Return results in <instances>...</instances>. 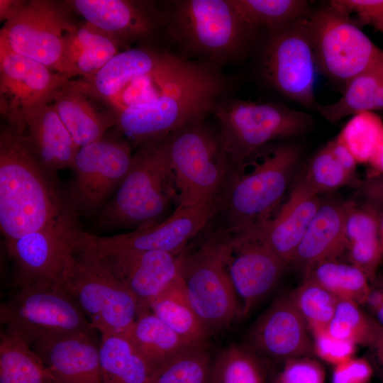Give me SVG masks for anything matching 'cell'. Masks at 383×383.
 Returning a JSON list of instances; mask_svg holds the SVG:
<instances>
[{
    "instance_id": "cell-1",
    "label": "cell",
    "mask_w": 383,
    "mask_h": 383,
    "mask_svg": "<svg viewBox=\"0 0 383 383\" xmlns=\"http://www.w3.org/2000/svg\"><path fill=\"white\" fill-rule=\"evenodd\" d=\"M30 150L21 129L6 125L0 135V228L5 241L38 231L72 212Z\"/></svg>"
},
{
    "instance_id": "cell-2",
    "label": "cell",
    "mask_w": 383,
    "mask_h": 383,
    "mask_svg": "<svg viewBox=\"0 0 383 383\" xmlns=\"http://www.w3.org/2000/svg\"><path fill=\"white\" fill-rule=\"evenodd\" d=\"M223 88L213 70L183 60L150 102L113 111L116 126L135 145L161 141L216 109Z\"/></svg>"
},
{
    "instance_id": "cell-3",
    "label": "cell",
    "mask_w": 383,
    "mask_h": 383,
    "mask_svg": "<svg viewBox=\"0 0 383 383\" xmlns=\"http://www.w3.org/2000/svg\"><path fill=\"white\" fill-rule=\"evenodd\" d=\"M173 199L177 200L174 177L165 140L140 147L127 175L99 216L104 227L155 225L166 213Z\"/></svg>"
},
{
    "instance_id": "cell-4",
    "label": "cell",
    "mask_w": 383,
    "mask_h": 383,
    "mask_svg": "<svg viewBox=\"0 0 383 383\" xmlns=\"http://www.w3.org/2000/svg\"><path fill=\"white\" fill-rule=\"evenodd\" d=\"M0 320L30 347L62 335L96 331L62 284L52 279L17 286L1 304Z\"/></svg>"
},
{
    "instance_id": "cell-5",
    "label": "cell",
    "mask_w": 383,
    "mask_h": 383,
    "mask_svg": "<svg viewBox=\"0 0 383 383\" xmlns=\"http://www.w3.org/2000/svg\"><path fill=\"white\" fill-rule=\"evenodd\" d=\"M60 282L101 333L126 334L133 326L137 299L95 256L67 251Z\"/></svg>"
},
{
    "instance_id": "cell-6",
    "label": "cell",
    "mask_w": 383,
    "mask_h": 383,
    "mask_svg": "<svg viewBox=\"0 0 383 383\" xmlns=\"http://www.w3.org/2000/svg\"><path fill=\"white\" fill-rule=\"evenodd\" d=\"M216 116L221 125L222 150L239 172L262 147L304 133L313 122L311 114L282 104L239 100L217 108Z\"/></svg>"
},
{
    "instance_id": "cell-7",
    "label": "cell",
    "mask_w": 383,
    "mask_h": 383,
    "mask_svg": "<svg viewBox=\"0 0 383 383\" xmlns=\"http://www.w3.org/2000/svg\"><path fill=\"white\" fill-rule=\"evenodd\" d=\"M222 197L193 204H178L166 219L151 226L111 236H99L77 226L72 249L95 256L125 250H159L182 254L218 212Z\"/></svg>"
},
{
    "instance_id": "cell-8",
    "label": "cell",
    "mask_w": 383,
    "mask_h": 383,
    "mask_svg": "<svg viewBox=\"0 0 383 383\" xmlns=\"http://www.w3.org/2000/svg\"><path fill=\"white\" fill-rule=\"evenodd\" d=\"M178 204L221 198L229 162L221 144L199 123L165 139Z\"/></svg>"
},
{
    "instance_id": "cell-9",
    "label": "cell",
    "mask_w": 383,
    "mask_h": 383,
    "mask_svg": "<svg viewBox=\"0 0 383 383\" xmlns=\"http://www.w3.org/2000/svg\"><path fill=\"white\" fill-rule=\"evenodd\" d=\"M300 157L298 147L279 145L250 172L235 177L226 200L231 233L247 231L270 218L288 189Z\"/></svg>"
},
{
    "instance_id": "cell-10",
    "label": "cell",
    "mask_w": 383,
    "mask_h": 383,
    "mask_svg": "<svg viewBox=\"0 0 383 383\" xmlns=\"http://www.w3.org/2000/svg\"><path fill=\"white\" fill-rule=\"evenodd\" d=\"M227 236L210 238L182 254L181 276L189 300L211 332L240 316L239 303L225 262Z\"/></svg>"
},
{
    "instance_id": "cell-11",
    "label": "cell",
    "mask_w": 383,
    "mask_h": 383,
    "mask_svg": "<svg viewBox=\"0 0 383 383\" xmlns=\"http://www.w3.org/2000/svg\"><path fill=\"white\" fill-rule=\"evenodd\" d=\"M67 9L52 1H23L5 21L0 32V45L65 77L67 44L78 27Z\"/></svg>"
},
{
    "instance_id": "cell-12",
    "label": "cell",
    "mask_w": 383,
    "mask_h": 383,
    "mask_svg": "<svg viewBox=\"0 0 383 383\" xmlns=\"http://www.w3.org/2000/svg\"><path fill=\"white\" fill-rule=\"evenodd\" d=\"M317 69L329 79L345 84L381 53L351 19L328 3L306 18Z\"/></svg>"
},
{
    "instance_id": "cell-13",
    "label": "cell",
    "mask_w": 383,
    "mask_h": 383,
    "mask_svg": "<svg viewBox=\"0 0 383 383\" xmlns=\"http://www.w3.org/2000/svg\"><path fill=\"white\" fill-rule=\"evenodd\" d=\"M263 68L268 81L284 96L316 110L317 67L306 18L277 28L265 48Z\"/></svg>"
},
{
    "instance_id": "cell-14",
    "label": "cell",
    "mask_w": 383,
    "mask_h": 383,
    "mask_svg": "<svg viewBox=\"0 0 383 383\" xmlns=\"http://www.w3.org/2000/svg\"><path fill=\"white\" fill-rule=\"evenodd\" d=\"M70 79L43 64L0 45L1 112L11 126L30 110L48 104Z\"/></svg>"
},
{
    "instance_id": "cell-15",
    "label": "cell",
    "mask_w": 383,
    "mask_h": 383,
    "mask_svg": "<svg viewBox=\"0 0 383 383\" xmlns=\"http://www.w3.org/2000/svg\"><path fill=\"white\" fill-rule=\"evenodd\" d=\"M133 158L130 145L123 139L104 137L81 147L71 167L75 204L86 211L101 204L121 184Z\"/></svg>"
},
{
    "instance_id": "cell-16",
    "label": "cell",
    "mask_w": 383,
    "mask_h": 383,
    "mask_svg": "<svg viewBox=\"0 0 383 383\" xmlns=\"http://www.w3.org/2000/svg\"><path fill=\"white\" fill-rule=\"evenodd\" d=\"M175 22L180 36L188 45L216 55L235 50L247 26L230 0L180 1Z\"/></svg>"
},
{
    "instance_id": "cell-17",
    "label": "cell",
    "mask_w": 383,
    "mask_h": 383,
    "mask_svg": "<svg viewBox=\"0 0 383 383\" xmlns=\"http://www.w3.org/2000/svg\"><path fill=\"white\" fill-rule=\"evenodd\" d=\"M225 262L241 317L274 288L287 266L260 241L238 234L227 236Z\"/></svg>"
},
{
    "instance_id": "cell-18",
    "label": "cell",
    "mask_w": 383,
    "mask_h": 383,
    "mask_svg": "<svg viewBox=\"0 0 383 383\" xmlns=\"http://www.w3.org/2000/svg\"><path fill=\"white\" fill-rule=\"evenodd\" d=\"M77 225L75 212L38 231L5 241L16 267V286L38 279L60 282L65 254L72 249L71 235Z\"/></svg>"
},
{
    "instance_id": "cell-19",
    "label": "cell",
    "mask_w": 383,
    "mask_h": 383,
    "mask_svg": "<svg viewBox=\"0 0 383 383\" xmlns=\"http://www.w3.org/2000/svg\"><path fill=\"white\" fill-rule=\"evenodd\" d=\"M182 254L125 250L94 256L135 297L140 312L179 275Z\"/></svg>"
},
{
    "instance_id": "cell-20",
    "label": "cell",
    "mask_w": 383,
    "mask_h": 383,
    "mask_svg": "<svg viewBox=\"0 0 383 383\" xmlns=\"http://www.w3.org/2000/svg\"><path fill=\"white\" fill-rule=\"evenodd\" d=\"M318 196L303 172L275 217L237 234L260 241L287 265H291L300 241L322 203Z\"/></svg>"
},
{
    "instance_id": "cell-21",
    "label": "cell",
    "mask_w": 383,
    "mask_h": 383,
    "mask_svg": "<svg viewBox=\"0 0 383 383\" xmlns=\"http://www.w3.org/2000/svg\"><path fill=\"white\" fill-rule=\"evenodd\" d=\"M250 340L255 350L285 361L314 352L307 324L289 294L277 299L257 319Z\"/></svg>"
},
{
    "instance_id": "cell-22",
    "label": "cell",
    "mask_w": 383,
    "mask_h": 383,
    "mask_svg": "<svg viewBox=\"0 0 383 383\" xmlns=\"http://www.w3.org/2000/svg\"><path fill=\"white\" fill-rule=\"evenodd\" d=\"M96 333L52 338L30 348L61 383H101Z\"/></svg>"
},
{
    "instance_id": "cell-23",
    "label": "cell",
    "mask_w": 383,
    "mask_h": 383,
    "mask_svg": "<svg viewBox=\"0 0 383 383\" xmlns=\"http://www.w3.org/2000/svg\"><path fill=\"white\" fill-rule=\"evenodd\" d=\"M24 139L39 163L52 174L71 168L80 148L60 118L52 104L28 111L20 124Z\"/></svg>"
},
{
    "instance_id": "cell-24",
    "label": "cell",
    "mask_w": 383,
    "mask_h": 383,
    "mask_svg": "<svg viewBox=\"0 0 383 383\" xmlns=\"http://www.w3.org/2000/svg\"><path fill=\"white\" fill-rule=\"evenodd\" d=\"M353 201L321 203L309 225L291 265L305 273L313 265L335 260L347 249L345 221Z\"/></svg>"
},
{
    "instance_id": "cell-25",
    "label": "cell",
    "mask_w": 383,
    "mask_h": 383,
    "mask_svg": "<svg viewBox=\"0 0 383 383\" xmlns=\"http://www.w3.org/2000/svg\"><path fill=\"white\" fill-rule=\"evenodd\" d=\"M170 55L146 48L129 49L116 54L92 76L72 81L71 85L109 106L131 81L157 67Z\"/></svg>"
},
{
    "instance_id": "cell-26",
    "label": "cell",
    "mask_w": 383,
    "mask_h": 383,
    "mask_svg": "<svg viewBox=\"0 0 383 383\" xmlns=\"http://www.w3.org/2000/svg\"><path fill=\"white\" fill-rule=\"evenodd\" d=\"M52 101L60 118L79 148L102 139L106 131L116 126L111 108L99 106L102 101L73 87L71 82Z\"/></svg>"
},
{
    "instance_id": "cell-27",
    "label": "cell",
    "mask_w": 383,
    "mask_h": 383,
    "mask_svg": "<svg viewBox=\"0 0 383 383\" xmlns=\"http://www.w3.org/2000/svg\"><path fill=\"white\" fill-rule=\"evenodd\" d=\"M66 2L87 23L117 40L144 36L152 29L150 16L134 1L74 0Z\"/></svg>"
},
{
    "instance_id": "cell-28",
    "label": "cell",
    "mask_w": 383,
    "mask_h": 383,
    "mask_svg": "<svg viewBox=\"0 0 383 383\" xmlns=\"http://www.w3.org/2000/svg\"><path fill=\"white\" fill-rule=\"evenodd\" d=\"M345 234L350 263L372 282L383 260L378 211L369 204L358 206L354 201L346 215Z\"/></svg>"
},
{
    "instance_id": "cell-29",
    "label": "cell",
    "mask_w": 383,
    "mask_h": 383,
    "mask_svg": "<svg viewBox=\"0 0 383 383\" xmlns=\"http://www.w3.org/2000/svg\"><path fill=\"white\" fill-rule=\"evenodd\" d=\"M383 110V50L362 72L345 86L343 95L333 104L316 108L330 122L364 111Z\"/></svg>"
},
{
    "instance_id": "cell-30",
    "label": "cell",
    "mask_w": 383,
    "mask_h": 383,
    "mask_svg": "<svg viewBox=\"0 0 383 383\" xmlns=\"http://www.w3.org/2000/svg\"><path fill=\"white\" fill-rule=\"evenodd\" d=\"M118 40L86 22L71 35L65 54V76L87 78L118 53Z\"/></svg>"
},
{
    "instance_id": "cell-31",
    "label": "cell",
    "mask_w": 383,
    "mask_h": 383,
    "mask_svg": "<svg viewBox=\"0 0 383 383\" xmlns=\"http://www.w3.org/2000/svg\"><path fill=\"white\" fill-rule=\"evenodd\" d=\"M101 383H151L155 370L124 334L101 333Z\"/></svg>"
},
{
    "instance_id": "cell-32",
    "label": "cell",
    "mask_w": 383,
    "mask_h": 383,
    "mask_svg": "<svg viewBox=\"0 0 383 383\" xmlns=\"http://www.w3.org/2000/svg\"><path fill=\"white\" fill-rule=\"evenodd\" d=\"M149 309L179 335L194 345H204L211 332L192 307L179 275L155 297Z\"/></svg>"
},
{
    "instance_id": "cell-33",
    "label": "cell",
    "mask_w": 383,
    "mask_h": 383,
    "mask_svg": "<svg viewBox=\"0 0 383 383\" xmlns=\"http://www.w3.org/2000/svg\"><path fill=\"white\" fill-rule=\"evenodd\" d=\"M124 335L155 371L175 355L195 345L179 335L150 310L139 312L133 326Z\"/></svg>"
},
{
    "instance_id": "cell-34",
    "label": "cell",
    "mask_w": 383,
    "mask_h": 383,
    "mask_svg": "<svg viewBox=\"0 0 383 383\" xmlns=\"http://www.w3.org/2000/svg\"><path fill=\"white\" fill-rule=\"evenodd\" d=\"M0 383H61L40 356L18 335H0Z\"/></svg>"
},
{
    "instance_id": "cell-35",
    "label": "cell",
    "mask_w": 383,
    "mask_h": 383,
    "mask_svg": "<svg viewBox=\"0 0 383 383\" xmlns=\"http://www.w3.org/2000/svg\"><path fill=\"white\" fill-rule=\"evenodd\" d=\"M310 279L340 299L364 304L370 284L366 274L353 264L335 260L321 262L304 273Z\"/></svg>"
},
{
    "instance_id": "cell-36",
    "label": "cell",
    "mask_w": 383,
    "mask_h": 383,
    "mask_svg": "<svg viewBox=\"0 0 383 383\" xmlns=\"http://www.w3.org/2000/svg\"><path fill=\"white\" fill-rule=\"evenodd\" d=\"M246 26L277 28L311 14L305 0H230Z\"/></svg>"
},
{
    "instance_id": "cell-37",
    "label": "cell",
    "mask_w": 383,
    "mask_h": 383,
    "mask_svg": "<svg viewBox=\"0 0 383 383\" xmlns=\"http://www.w3.org/2000/svg\"><path fill=\"white\" fill-rule=\"evenodd\" d=\"M212 383H265L262 365L253 351L238 344L223 348L211 367Z\"/></svg>"
},
{
    "instance_id": "cell-38",
    "label": "cell",
    "mask_w": 383,
    "mask_h": 383,
    "mask_svg": "<svg viewBox=\"0 0 383 383\" xmlns=\"http://www.w3.org/2000/svg\"><path fill=\"white\" fill-rule=\"evenodd\" d=\"M211 367L204 345H192L158 367L151 383H208Z\"/></svg>"
},
{
    "instance_id": "cell-39",
    "label": "cell",
    "mask_w": 383,
    "mask_h": 383,
    "mask_svg": "<svg viewBox=\"0 0 383 383\" xmlns=\"http://www.w3.org/2000/svg\"><path fill=\"white\" fill-rule=\"evenodd\" d=\"M359 305L354 301L338 298L327 331L335 338L372 347L381 326Z\"/></svg>"
},
{
    "instance_id": "cell-40",
    "label": "cell",
    "mask_w": 383,
    "mask_h": 383,
    "mask_svg": "<svg viewBox=\"0 0 383 383\" xmlns=\"http://www.w3.org/2000/svg\"><path fill=\"white\" fill-rule=\"evenodd\" d=\"M289 296L311 333L327 329L335 310L337 296L308 279Z\"/></svg>"
},
{
    "instance_id": "cell-41",
    "label": "cell",
    "mask_w": 383,
    "mask_h": 383,
    "mask_svg": "<svg viewBox=\"0 0 383 383\" xmlns=\"http://www.w3.org/2000/svg\"><path fill=\"white\" fill-rule=\"evenodd\" d=\"M382 130L383 121L379 115L364 111L352 116L336 138L357 163H368Z\"/></svg>"
},
{
    "instance_id": "cell-42",
    "label": "cell",
    "mask_w": 383,
    "mask_h": 383,
    "mask_svg": "<svg viewBox=\"0 0 383 383\" xmlns=\"http://www.w3.org/2000/svg\"><path fill=\"white\" fill-rule=\"evenodd\" d=\"M304 173L318 194L357 184L355 174L338 161L328 144L311 157Z\"/></svg>"
},
{
    "instance_id": "cell-43",
    "label": "cell",
    "mask_w": 383,
    "mask_h": 383,
    "mask_svg": "<svg viewBox=\"0 0 383 383\" xmlns=\"http://www.w3.org/2000/svg\"><path fill=\"white\" fill-rule=\"evenodd\" d=\"M328 4L350 16L360 28L372 26L383 33V0H332Z\"/></svg>"
},
{
    "instance_id": "cell-44",
    "label": "cell",
    "mask_w": 383,
    "mask_h": 383,
    "mask_svg": "<svg viewBox=\"0 0 383 383\" xmlns=\"http://www.w3.org/2000/svg\"><path fill=\"white\" fill-rule=\"evenodd\" d=\"M312 335L314 352L324 361L335 366L353 358L355 343L335 338L327 329L313 332Z\"/></svg>"
},
{
    "instance_id": "cell-45",
    "label": "cell",
    "mask_w": 383,
    "mask_h": 383,
    "mask_svg": "<svg viewBox=\"0 0 383 383\" xmlns=\"http://www.w3.org/2000/svg\"><path fill=\"white\" fill-rule=\"evenodd\" d=\"M323 367L315 360L299 357L288 360L274 383H324Z\"/></svg>"
},
{
    "instance_id": "cell-46",
    "label": "cell",
    "mask_w": 383,
    "mask_h": 383,
    "mask_svg": "<svg viewBox=\"0 0 383 383\" xmlns=\"http://www.w3.org/2000/svg\"><path fill=\"white\" fill-rule=\"evenodd\" d=\"M372 374V367L367 360L353 357L335 366L331 383H367Z\"/></svg>"
},
{
    "instance_id": "cell-47",
    "label": "cell",
    "mask_w": 383,
    "mask_h": 383,
    "mask_svg": "<svg viewBox=\"0 0 383 383\" xmlns=\"http://www.w3.org/2000/svg\"><path fill=\"white\" fill-rule=\"evenodd\" d=\"M367 204L377 210L383 208V175L369 178L364 185Z\"/></svg>"
},
{
    "instance_id": "cell-48",
    "label": "cell",
    "mask_w": 383,
    "mask_h": 383,
    "mask_svg": "<svg viewBox=\"0 0 383 383\" xmlns=\"http://www.w3.org/2000/svg\"><path fill=\"white\" fill-rule=\"evenodd\" d=\"M338 161L351 174H355L357 161L349 150L337 138L328 143Z\"/></svg>"
},
{
    "instance_id": "cell-49",
    "label": "cell",
    "mask_w": 383,
    "mask_h": 383,
    "mask_svg": "<svg viewBox=\"0 0 383 383\" xmlns=\"http://www.w3.org/2000/svg\"><path fill=\"white\" fill-rule=\"evenodd\" d=\"M368 179L383 175V130L368 163Z\"/></svg>"
},
{
    "instance_id": "cell-50",
    "label": "cell",
    "mask_w": 383,
    "mask_h": 383,
    "mask_svg": "<svg viewBox=\"0 0 383 383\" xmlns=\"http://www.w3.org/2000/svg\"><path fill=\"white\" fill-rule=\"evenodd\" d=\"M23 1L1 0L0 17L1 21L6 20L12 16L21 6Z\"/></svg>"
},
{
    "instance_id": "cell-51",
    "label": "cell",
    "mask_w": 383,
    "mask_h": 383,
    "mask_svg": "<svg viewBox=\"0 0 383 383\" xmlns=\"http://www.w3.org/2000/svg\"><path fill=\"white\" fill-rule=\"evenodd\" d=\"M372 348L376 351L378 361L383 370V328L381 327Z\"/></svg>"
},
{
    "instance_id": "cell-52",
    "label": "cell",
    "mask_w": 383,
    "mask_h": 383,
    "mask_svg": "<svg viewBox=\"0 0 383 383\" xmlns=\"http://www.w3.org/2000/svg\"><path fill=\"white\" fill-rule=\"evenodd\" d=\"M383 287V279L380 280ZM375 321L383 328V302L380 306L373 313Z\"/></svg>"
},
{
    "instance_id": "cell-53",
    "label": "cell",
    "mask_w": 383,
    "mask_h": 383,
    "mask_svg": "<svg viewBox=\"0 0 383 383\" xmlns=\"http://www.w3.org/2000/svg\"><path fill=\"white\" fill-rule=\"evenodd\" d=\"M379 233L383 244V208L378 211Z\"/></svg>"
}]
</instances>
